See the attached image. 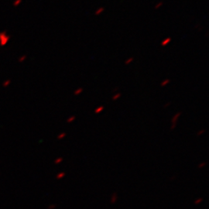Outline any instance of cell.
Wrapping results in <instances>:
<instances>
[{"mask_svg": "<svg viewBox=\"0 0 209 209\" xmlns=\"http://www.w3.org/2000/svg\"><path fill=\"white\" fill-rule=\"evenodd\" d=\"M180 114H181V112H178V113L176 114L173 117L172 119H171V122H172V126H171V128H170V130H174V128L176 127V126H177V119L180 117Z\"/></svg>", "mask_w": 209, "mask_h": 209, "instance_id": "1", "label": "cell"}, {"mask_svg": "<svg viewBox=\"0 0 209 209\" xmlns=\"http://www.w3.org/2000/svg\"><path fill=\"white\" fill-rule=\"evenodd\" d=\"M0 37H3V38H0V41H1V44L3 45V44H5L8 40L9 39V37L8 35L6 34L5 32L4 33H0Z\"/></svg>", "mask_w": 209, "mask_h": 209, "instance_id": "2", "label": "cell"}, {"mask_svg": "<svg viewBox=\"0 0 209 209\" xmlns=\"http://www.w3.org/2000/svg\"><path fill=\"white\" fill-rule=\"evenodd\" d=\"M170 41H171V38H170V37H167V38H166L165 40H164L162 41L161 45L163 46V47H165V46L167 45Z\"/></svg>", "mask_w": 209, "mask_h": 209, "instance_id": "3", "label": "cell"}, {"mask_svg": "<svg viewBox=\"0 0 209 209\" xmlns=\"http://www.w3.org/2000/svg\"><path fill=\"white\" fill-rule=\"evenodd\" d=\"M104 11H105V8H104V7H101V8L98 9L95 11V16H99L100 14H101L103 13Z\"/></svg>", "mask_w": 209, "mask_h": 209, "instance_id": "4", "label": "cell"}, {"mask_svg": "<svg viewBox=\"0 0 209 209\" xmlns=\"http://www.w3.org/2000/svg\"><path fill=\"white\" fill-rule=\"evenodd\" d=\"M170 79L164 80V81L162 82L161 84H160V86H161V87H164V86H166V85H168V84L170 83Z\"/></svg>", "mask_w": 209, "mask_h": 209, "instance_id": "5", "label": "cell"}, {"mask_svg": "<svg viewBox=\"0 0 209 209\" xmlns=\"http://www.w3.org/2000/svg\"><path fill=\"white\" fill-rule=\"evenodd\" d=\"M82 91H83V89H82L81 87H80V88H77V90L75 91L74 92V95H80V94L82 92Z\"/></svg>", "mask_w": 209, "mask_h": 209, "instance_id": "6", "label": "cell"}, {"mask_svg": "<svg viewBox=\"0 0 209 209\" xmlns=\"http://www.w3.org/2000/svg\"><path fill=\"white\" fill-rule=\"evenodd\" d=\"M103 109H104V106H100V107H98V108H97V109H95V112L96 114L100 113L102 111Z\"/></svg>", "mask_w": 209, "mask_h": 209, "instance_id": "7", "label": "cell"}, {"mask_svg": "<svg viewBox=\"0 0 209 209\" xmlns=\"http://www.w3.org/2000/svg\"><path fill=\"white\" fill-rule=\"evenodd\" d=\"M162 5H163V3H162V2H160V3H156V5H155L154 8H155V9H160Z\"/></svg>", "mask_w": 209, "mask_h": 209, "instance_id": "8", "label": "cell"}, {"mask_svg": "<svg viewBox=\"0 0 209 209\" xmlns=\"http://www.w3.org/2000/svg\"><path fill=\"white\" fill-rule=\"evenodd\" d=\"M120 96H121V94H120V93H118V94H116V95H114L113 97H112V100H113V101L117 100V99H118V98H119V97H120Z\"/></svg>", "mask_w": 209, "mask_h": 209, "instance_id": "9", "label": "cell"}, {"mask_svg": "<svg viewBox=\"0 0 209 209\" xmlns=\"http://www.w3.org/2000/svg\"><path fill=\"white\" fill-rule=\"evenodd\" d=\"M64 175H65V173L64 172L60 173V174H58L57 176V179H61V178H62L63 177H64Z\"/></svg>", "mask_w": 209, "mask_h": 209, "instance_id": "10", "label": "cell"}, {"mask_svg": "<svg viewBox=\"0 0 209 209\" xmlns=\"http://www.w3.org/2000/svg\"><path fill=\"white\" fill-rule=\"evenodd\" d=\"M133 61V57H130V58L127 59L126 61V62H125V64H126V65H128V64H130L132 61Z\"/></svg>", "mask_w": 209, "mask_h": 209, "instance_id": "11", "label": "cell"}, {"mask_svg": "<svg viewBox=\"0 0 209 209\" xmlns=\"http://www.w3.org/2000/svg\"><path fill=\"white\" fill-rule=\"evenodd\" d=\"M22 2V0H16L15 2H14L13 3V5L14 6H17V5H19L20 3H21Z\"/></svg>", "mask_w": 209, "mask_h": 209, "instance_id": "12", "label": "cell"}, {"mask_svg": "<svg viewBox=\"0 0 209 209\" xmlns=\"http://www.w3.org/2000/svg\"><path fill=\"white\" fill-rule=\"evenodd\" d=\"M74 119H75V116L70 117V118L67 120V122H68V123H70V122H72L73 121H74Z\"/></svg>", "mask_w": 209, "mask_h": 209, "instance_id": "13", "label": "cell"}, {"mask_svg": "<svg viewBox=\"0 0 209 209\" xmlns=\"http://www.w3.org/2000/svg\"><path fill=\"white\" fill-rule=\"evenodd\" d=\"M65 136H66V134H65L64 132H63V133H61V134H60V135L57 136V139H58V140H61V139H63Z\"/></svg>", "mask_w": 209, "mask_h": 209, "instance_id": "14", "label": "cell"}, {"mask_svg": "<svg viewBox=\"0 0 209 209\" xmlns=\"http://www.w3.org/2000/svg\"><path fill=\"white\" fill-rule=\"evenodd\" d=\"M204 132H205V130H201V131H199V132H198V133H197V136H199L202 135V134H204Z\"/></svg>", "mask_w": 209, "mask_h": 209, "instance_id": "15", "label": "cell"}, {"mask_svg": "<svg viewBox=\"0 0 209 209\" xmlns=\"http://www.w3.org/2000/svg\"><path fill=\"white\" fill-rule=\"evenodd\" d=\"M62 160H63V159H62V158H58V159L56 160L55 161H54V163H55L56 164H58L59 163H61V162L62 161Z\"/></svg>", "mask_w": 209, "mask_h": 209, "instance_id": "16", "label": "cell"}, {"mask_svg": "<svg viewBox=\"0 0 209 209\" xmlns=\"http://www.w3.org/2000/svg\"><path fill=\"white\" fill-rule=\"evenodd\" d=\"M205 163H201L200 164V165H198V168H202V167H204L205 166Z\"/></svg>", "mask_w": 209, "mask_h": 209, "instance_id": "17", "label": "cell"}, {"mask_svg": "<svg viewBox=\"0 0 209 209\" xmlns=\"http://www.w3.org/2000/svg\"><path fill=\"white\" fill-rule=\"evenodd\" d=\"M25 58H26V56H23V57H22L21 58H20V60H19V61H23L25 60Z\"/></svg>", "mask_w": 209, "mask_h": 209, "instance_id": "18", "label": "cell"}, {"mask_svg": "<svg viewBox=\"0 0 209 209\" xmlns=\"http://www.w3.org/2000/svg\"><path fill=\"white\" fill-rule=\"evenodd\" d=\"M170 105V102H168V103H167V104H165V105H164V108H167V106H169Z\"/></svg>", "mask_w": 209, "mask_h": 209, "instance_id": "19", "label": "cell"}]
</instances>
